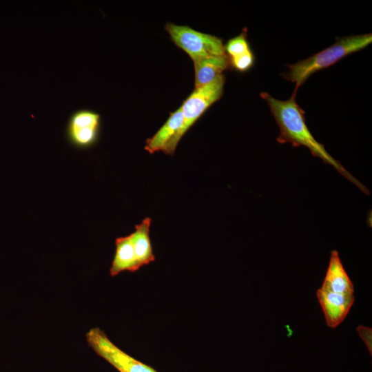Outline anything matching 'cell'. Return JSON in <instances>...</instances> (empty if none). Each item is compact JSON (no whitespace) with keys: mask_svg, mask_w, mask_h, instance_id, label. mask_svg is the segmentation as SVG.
<instances>
[{"mask_svg":"<svg viewBox=\"0 0 372 372\" xmlns=\"http://www.w3.org/2000/svg\"><path fill=\"white\" fill-rule=\"evenodd\" d=\"M357 331L371 353V329L360 325L357 327Z\"/></svg>","mask_w":372,"mask_h":372,"instance_id":"obj_15","label":"cell"},{"mask_svg":"<svg viewBox=\"0 0 372 372\" xmlns=\"http://www.w3.org/2000/svg\"><path fill=\"white\" fill-rule=\"evenodd\" d=\"M115 246V253L110 269L111 276H115L125 271L134 272L140 269L130 234L117 238Z\"/></svg>","mask_w":372,"mask_h":372,"instance_id":"obj_10","label":"cell"},{"mask_svg":"<svg viewBox=\"0 0 372 372\" xmlns=\"http://www.w3.org/2000/svg\"><path fill=\"white\" fill-rule=\"evenodd\" d=\"M371 41V34L337 38L336 41L331 46L307 59L288 65L289 71L284 77L295 83V90L297 91V89L313 73L327 68L344 57L366 48Z\"/></svg>","mask_w":372,"mask_h":372,"instance_id":"obj_2","label":"cell"},{"mask_svg":"<svg viewBox=\"0 0 372 372\" xmlns=\"http://www.w3.org/2000/svg\"><path fill=\"white\" fill-rule=\"evenodd\" d=\"M172 41L192 60L226 54L221 39L195 30L187 25L167 23L165 27Z\"/></svg>","mask_w":372,"mask_h":372,"instance_id":"obj_4","label":"cell"},{"mask_svg":"<svg viewBox=\"0 0 372 372\" xmlns=\"http://www.w3.org/2000/svg\"><path fill=\"white\" fill-rule=\"evenodd\" d=\"M316 296L327 325L330 328L337 327L344 320L355 300L353 294L338 293L321 288L318 289Z\"/></svg>","mask_w":372,"mask_h":372,"instance_id":"obj_7","label":"cell"},{"mask_svg":"<svg viewBox=\"0 0 372 372\" xmlns=\"http://www.w3.org/2000/svg\"><path fill=\"white\" fill-rule=\"evenodd\" d=\"M321 289L343 294H353L354 287L346 272L339 254L331 252L330 259Z\"/></svg>","mask_w":372,"mask_h":372,"instance_id":"obj_8","label":"cell"},{"mask_svg":"<svg viewBox=\"0 0 372 372\" xmlns=\"http://www.w3.org/2000/svg\"><path fill=\"white\" fill-rule=\"evenodd\" d=\"M254 60L255 57L251 50L240 56L229 59V65L235 70L241 72L251 69L254 65Z\"/></svg>","mask_w":372,"mask_h":372,"instance_id":"obj_14","label":"cell"},{"mask_svg":"<svg viewBox=\"0 0 372 372\" xmlns=\"http://www.w3.org/2000/svg\"><path fill=\"white\" fill-rule=\"evenodd\" d=\"M101 127V118L98 112L87 108L79 109L69 116L65 138L74 147L87 149L97 143Z\"/></svg>","mask_w":372,"mask_h":372,"instance_id":"obj_6","label":"cell"},{"mask_svg":"<svg viewBox=\"0 0 372 372\" xmlns=\"http://www.w3.org/2000/svg\"><path fill=\"white\" fill-rule=\"evenodd\" d=\"M195 71V87L207 84L229 67L227 54L193 60Z\"/></svg>","mask_w":372,"mask_h":372,"instance_id":"obj_11","label":"cell"},{"mask_svg":"<svg viewBox=\"0 0 372 372\" xmlns=\"http://www.w3.org/2000/svg\"><path fill=\"white\" fill-rule=\"evenodd\" d=\"M251 50L247 39V30L229 39L225 45V52L229 59L240 56Z\"/></svg>","mask_w":372,"mask_h":372,"instance_id":"obj_13","label":"cell"},{"mask_svg":"<svg viewBox=\"0 0 372 372\" xmlns=\"http://www.w3.org/2000/svg\"><path fill=\"white\" fill-rule=\"evenodd\" d=\"M150 224L151 218L147 217L136 225L135 231L130 234L134 254L141 267L155 259L149 238Z\"/></svg>","mask_w":372,"mask_h":372,"instance_id":"obj_12","label":"cell"},{"mask_svg":"<svg viewBox=\"0 0 372 372\" xmlns=\"http://www.w3.org/2000/svg\"><path fill=\"white\" fill-rule=\"evenodd\" d=\"M183 121L181 106L170 114L169 117L156 133L146 141L145 149L149 154L162 151L176 136Z\"/></svg>","mask_w":372,"mask_h":372,"instance_id":"obj_9","label":"cell"},{"mask_svg":"<svg viewBox=\"0 0 372 372\" xmlns=\"http://www.w3.org/2000/svg\"><path fill=\"white\" fill-rule=\"evenodd\" d=\"M296 91L286 101L279 100L267 92L260 96L268 104L276 121L280 133L276 138L279 143H290L293 147L304 146L309 149L313 156L320 158L324 163L333 167L340 174L353 183L361 191L369 195L368 189L350 174L337 160L317 141L307 126L304 111L296 101Z\"/></svg>","mask_w":372,"mask_h":372,"instance_id":"obj_1","label":"cell"},{"mask_svg":"<svg viewBox=\"0 0 372 372\" xmlns=\"http://www.w3.org/2000/svg\"><path fill=\"white\" fill-rule=\"evenodd\" d=\"M85 337L89 346L95 353L119 372H157L119 349L99 327L90 329Z\"/></svg>","mask_w":372,"mask_h":372,"instance_id":"obj_5","label":"cell"},{"mask_svg":"<svg viewBox=\"0 0 372 372\" xmlns=\"http://www.w3.org/2000/svg\"><path fill=\"white\" fill-rule=\"evenodd\" d=\"M225 78L220 74L210 83L195 87L181 105L183 121L182 125L165 148L164 153L172 155L184 134L200 118L206 110L218 101L224 92Z\"/></svg>","mask_w":372,"mask_h":372,"instance_id":"obj_3","label":"cell"}]
</instances>
